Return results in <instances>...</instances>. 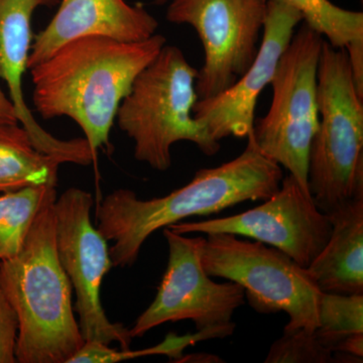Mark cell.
<instances>
[{
  "mask_svg": "<svg viewBox=\"0 0 363 363\" xmlns=\"http://www.w3.org/2000/svg\"><path fill=\"white\" fill-rule=\"evenodd\" d=\"M166 44L156 33L142 42L87 37L62 45L30 69L35 111L45 119H73L96 162L133 81Z\"/></svg>",
  "mask_w": 363,
  "mask_h": 363,
  "instance_id": "obj_1",
  "label": "cell"
},
{
  "mask_svg": "<svg viewBox=\"0 0 363 363\" xmlns=\"http://www.w3.org/2000/svg\"><path fill=\"white\" fill-rule=\"evenodd\" d=\"M247 140L245 150L233 161L199 169L190 183L164 197L142 200L130 189L104 197L96 210V227L112 242L113 267L133 266L145 241L160 229L272 197L281 186L283 169L262 154L252 133Z\"/></svg>",
  "mask_w": 363,
  "mask_h": 363,
  "instance_id": "obj_2",
  "label": "cell"
},
{
  "mask_svg": "<svg viewBox=\"0 0 363 363\" xmlns=\"http://www.w3.org/2000/svg\"><path fill=\"white\" fill-rule=\"evenodd\" d=\"M56 199L40 209L21 252L0 262V286L18 319L16 362L69 363L85 344L57 255Z\"/></svg>",
  "mask_w": 363,
  "mask_h": 363,
  "instance_id": "obj_3",
  "label": "cell"
},
{
  "mask_svg": "<svg viewBox=\"0 0 363 363\" xmlns=\"http://www.w3.org/2000/svg\"><path fill=\"white\" fill-rule=\"evenodd\" d=\"M198 70L183 51L164 45L133 81L117 111L119 128L135 143V157L157 171L172 166L175 143L190 142L208 157L220 150L193 116Z\"/></svg>",
  "mask_w": 363,
  "mask_h": 363,
  "instance_id": "obj_4",
  "label": "cell"
},
{
  "mask_svg": "<svg viewBox=\"0 0 363 363\" xmlns=\"http://www.w3.org/2000/svg\"><path fill=\"white\" fill-rule=\"evenodd\" d=\"M319 125L312 140L308 188L317 207L330 214L363 198V97L345 49L322 45L317 73Z\"/></svg>",
  "mask_w": 363,
  "mask_h": 363,
  "instance_id": "obj_5",
  "label": "cell"
},
{
  "mask_svg": "<svg viewBox=\"0 0 363 363\" xmlns=\"http://www.w3.org/2000/svg\"><path fill=\"white\" fill-rule=\"evenodd\" d=\"M201 262L208 276L242 286L255 311L288 314L284 331L316 330L322 292L307 269L286 253L234 234L210 233L203 242Z\"/></svg>",
  "mask_w": 363,
  "mask_h": 363,
  "instance_id": "obj_6",
  "label": "cell"
},
{
  "mask_svg": "<svg viewBox=\"0 0 363 363\" xmlns=\"http://www.w3.org/2000/svg\"><path fill=\"white\" fill-rule=\"evenodd\" d=\"M324 39L307 23L294 33L272 78V100L252 138L262 155L308 188L312 140L319 125L317 73Z\"/></svg>",
  "mask_w": 363,
  "mask_h": 363,
  "instance_id": "obj_7",
  "label": "cell"
},
{
  "mask_svg": "<svg viewBox=\"0 0 363 363\" xmlns=\"http://www.w3.org/2000/svg\"><path fill=\"white\" fill-rule=\"evenodd\" d=\"M169 262L156 298L130 329L131 337L168 322L192 321L199 332L211 338L230 336L235 329L234 312L245 305L242 286L233 281L216 283L202 266L205 236L188 238L164 228Z\"/></svg>",
  "mask_w": 363,
  "mask_h": 363,
  "instance_id": "obj_8",
  "label": "cell"
},
{
  "mask_svg": "<svg viewBox=\"0 0 363 363\" xmlns=\"http://www.w3.org/2000/svg\"><path fill=\"white\" fill-rule=\"evenodd\" d=\"M93 197L87 191L70 188L55 201V240L61 266L75 291L74 310L81 334L87 341L128 350L130 329L107 317L101 303L102 281L113 264L104 236L91 220Z\"/></svg>",
  "mask_w": 363,
  "mask_h": 363,
  "instance_id": "obj_9",
  "label": "cell"
},
{
  "mask_svg": "<svg viewBox=\"0 0 363 363\" xmlns=\"http://www.w3.org/2000/svg\"><path fill=\"white\" fill-rule=\"evenodd\" d=\"M267 0H171L169 23L192 26L201 40L198 100L220 94L247 72L257 56Z\"/></svg>",
  "mask_w": 363,
  "mask_h": 363,
  "instance_id": "obj_10",
  "label": "cell"
},
{
  "mask_svg": "<svg viewBox=\"0 0 363 363\" xmlns=\"http://www.w3.org/2000/svg\"><path fill=\"white\" fill-rule=\"evenodd\" d=\"M180 234L231 233L281 250L298 266L311 264L331 235L328 214L315 204L309 191L288 174L279 190L259 206L242 213L169 226Z\"/></svg>",
  "mask_w": 363,
  "mask_h": 363,
  "instance_id": "obj_11",
  "label": "cell"
},
{
  "mask_svg": "<svg viewBox=\"0 0 363 363\" xmlns=\"http://www.w3.org/2000/svg\"><path fill=\"white\" fill-rule=\"evenodd\" d=\"M302 21V16L292 7L279 0H267L262 40L252 65L220 94L197 100L193 107V116L212 140L247 138L252 133L260 93L271 84L279 60Z\"/></svg>",
  "mask_w": 363,
  "mask_h": 363,
  "instance_id": "obj_12",
  "label": "cell"
},
{
  "mask_svg": "<svg viewBox=\"0 0 363 363\" xmlns=\"http://www.w3.org/2000/svg\"><path fill=\"white\" fill-rule=\"evenodd\" d=\"M57 0H0V79L9 88V98L18 112L21 125L33 145L45 154L66 164L88 166L94 162L85 138L59 140L35 121L26 104L23 77L28 70L32 47V18L40 6H54Z\"/></svg>",
  "mask_w": 363,
  "mask_h": 363,
  "instance_id": "obj_13",
  "label": "cell"
},
{
  "mask_svg": "<svg viewBox=\"0 0 363 363\" xmlns=\"http://www.w3.org/2000/svg\"><path fill=\"white\" fill-rule=\"evenodd\" d=\"M159 23L142 4L125 0H61L58 11L33 38L28 69L49 58L62 45L87 37L135 43L156 35Z\"/></svg>",
  "mask_w": 363,
  "mask_h": 363,
  "instance_id": "obj_14",
  "label": "cell"
},
{
  "mask_svg": "<svg viewBox=\"0 0 363 363\" xmlns=\"http://www.w3.org/2000/svg\"><path fill=\"white\" fill-rule=\"evenodd\" d=\"M328 215L330 238L307 272L322 293L363 295V198Z\"/></svg>",
  "mask_w": 363,
  "mask_h": 363,
  "instance_id": "obj_15",
  "label": "cell"
},
{
  "mask_svg": "<svg viewBox=\"0 0 363 363\" xmlns=\"http://www.w3.org/2000/svg\"><path fill=\"white\" fill-rule=\"evenodd\" d=\"M57 157L40 152L21 125L0 128V193L58 184Z\"/></svg>",
  "mask_w": 363,
  "mask_h": 363,
  "instance_id": "obj_16",
  "label": "cell"
},
{
  "mask_svg": "<svg viewBox=\"0 0 363 363\" xmlns=\"http://www.w3.org/2000/svg\"><path fill=\"white\" fill-rule=\"evenodd\" d=\"M56 188L37 186L0 193V262L21 252L40 209L57 197Z\"/></svg>",
  "mask_w": 363,
  "mask_h": 363,
  "instance_id": "obj_17",
  "label": "cell"
},
{
  "mask_svg": "<svg viewBox=\"0 0 363 363\" xmlns=\"http://www.w3.org/2000/svg\"><path fill=\"white\" fill-rule=\"evenodd\" d=\"M302 16L303 21L334 48L345 49L351 43L363 40V13L348 11L330 0H279Z\"/></svg>",
  "mask_w": 363,
  "mask_h": 363,
  "instance_id": "obj_18",
  "label": "cell"
},
{
  "mask_svg": "<svg viewBox=\"0 0 363 363\" xmlns=\"http://www.w3.org/2000/svg\"><path fill=\"white\" fill-rule=\"evenodd\" d=\"M315 334L334 352L343 339L363 333V295L322 293Z\"/></svg>",
  "mask_w": 363,
  "mask_h": 363,
  "instance_id": "obj_19",
  "label": "cell"
},
{
  "mask_svg": "<svg viewBox=\"0 0 363 363\" xmlns=\"http://www.w3.org/2000/svg\"><path fill=\"white\" fill-rule=\"evenodd\" d=\"M209 334L198 331L195 335L178 337L176 334H169L166 340L155 347L147 350L131 351L128 350H113L107 344L87 341L78 353L71 358L69 363H114L133 359V358L147 357V355L164 354L174 359H179L182 352L190 344L201 339H208Z\"/></svg>",
  "mask_w": 363,
  "mask_h": 363,
  "instance_id": "obj_20",
  "label": "cell"
},
{
  "mask_svg": "<svg viewBox=\"0 0 363 363\" xmlns=\"http://www.w3.org/2000/svg\"><path fill=\"white\" fill-rule=\"evenodd\" d=\"M266 363L336 362L334 352L320 342L315 331L306 329L284 331L267 353Z\"/></svg>",
  "mask_w": 363,
  "mask_h": 363,
  "instance_id": "obj_21",
  "label": "cell"
},
{
  "mask_svg": "<svg viewBox=\"0 0 363 363\" xmlns=\"http://www.w3.org/2000/svg\"><path fill=\"white\" fill-rule=\"evenodd\" d=\"M18 333V315L0 286V363L16 362Z\"/></svg>",
  "mask_w": 363,
  "mask_h": 363,
  "instance_id": "obj_22",
  "label": "cell"
},
{
  "mask_svg": "<svg viewBox=\"0 0 363 363\" xmlns=\"http://www.w3.org/2000/svg\"><path fill=\"white\" fill-rule=\"evenodd\" d=\"M350 70L358 94L363 97V40H355L345 48Z\"/></svg>",
  "mask_w": 363,
  "mask_h": 363,
  "instance_id": "obj_23",
  "label": "cell"
},
{
  "mask_svg": "<svg viewBox=\"0 0 363 363\" xmlns=\"http://www.w3.org/2000/svg\"><path fill=\"white\" fill-rule=\"evenodd\" d=\"M14 124H21L18 112L11 98L0 87V128Z\"/></svg>",
  "mask_w": 363,
  "mask_h": 363,
  "instance_id": "obj_24",
  "label": "cell"
},
{
  "mask_svg": "<svg viewBox=\"0 0 363 363\" xmlns=\"http://www.w3.org/2000/svg\"><path fill=\"white\" fill-rule=\"evenodd\" d=\"M334 352H342L355 357H363V333L352 334L336 346Z\"/></svg>",
  "mask_w": 363,
  "mask_h": 363,
  "instance_id": "obj_25",
  "label": "cell"
},
{
  "mask_svg": "<svg viewBox=\"0 0 363 363\" xmlns=\"http://www.w3.org/2000/svg\"><path fill=\"white\" fill-rule=\"evenodd\" d=\"M178 362H223L220 357L208 353H195V354L187 355L185 357H180Z\"/></svg>",
  "mask_w": 363,
  "mask_h": 363,
  "instance_id": "obj_26",
  "label": "cell"
},
{
  "mask_svg": "<svg viewBox=\"0 0 363 363\" xmlns=\"http://www.w3.org/2000/svg\"><path fill=\"white\" fill-rule=\"evenodd\" d=\"M155 4H159V6H162V4H168L169 0H154Z\"/></svg>",
  "mask_w": 363,
  "mask_h": 363,
  "instance_id": "obj_27",
  "label": "cell"
}]
</instances>
